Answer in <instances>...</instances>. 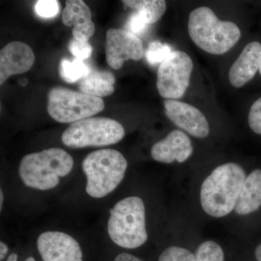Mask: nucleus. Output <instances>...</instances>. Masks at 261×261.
Wrapping results in <instances>:
<instances>
[{
    "label": "nucleus",
    "mask_w": 261,
    "mask_h": 261,
    "mask_svg": "<svg viewBox=\"0 0 261 261\" xmlns=\"http://www.w3.org/2000/svg\"><path fill=\"white\" fill-rule=\"evenodd\" d=\"M159 261H195V255L182 247H169L161 253Z\"/></svg>",
    "instance_id": "nucleus-22"
},
{
    "label": "nucleus",
    "mask_w": 261,
    "mask_h": 261,
    "mask_svg": "<svg viewBox=\"0 0 261 261\" xmlns=\"http://www.w3.org/2000/svg\"><path fill=\"white\" fill-rule=\"evenodd\" d=\"M18 255L16 253H11L6 261H18Z\"/></svg>",
    "instance_id": "nucleus-30"
},
{
    "label": "nucleus",
    "mask_w": 261,
    "mask_h": 261,
    "mask_svg": "<svg viewBox=\"0 0 261 261\" xmlns=\"http://www.w3.org/2000/svg\"><path fill=\"white\" fill-rule=\"evenodd\" d=\"M245 178V171L237 163L215 168L201 187V205L206 214L215 218L229 214L234 209Z\"/></svg>",
    "instance_id": "nucleus-1"
},
{
    "label": "nucleus",
    "mask_w": 261,
    "mask_h": 261,
    "mask_svg": "<svg viewBox=\"0 0 261 261\" xmlns=\"http://www.w3.org/2000/svg\"><path fill=\"white\" fill-rule=\"evenodd\" d=\"M104 108L102 98L65 87H53L48 94V113L59 123H73L90 118Z\"/></svg>",
    "instance_id": "nucleus-7"
},
{
    "label": "nucleus",
    "mask_w": 261,
    "mask_h": 261,
    "mask_svg": "<svg viewBox=\"0 0 261 261\" xmlns=\"http://www.w3.org/2000/svg\"><path fill=\"white\" fill-rule=\"evenodd\" d=\"M127 167L126 159L116 149H98L87 154L82 162L87 195L101 199L112 193L124 178Z\"/></svg>",
    "instance_id": "nucleus-4"
},
{
    "label": "nucleus",
    "mask_w": 261,
    "mask_h": 261,
    "mask_svg": "<svg viewBox=\"0 0 261 261\" xmlns=\"http://www.w3.org/2000/svg\"><path fill=\"white\" fill-rule=\"evenodd\" d=\"M260 64V43L255 41L248 43L230 68V83L236 88L243 87L254 78Z\"/></svg>",
    "instance_id": "nucleus-14"
},
{
    "label": "nucleus",
    "mask_w": 261,
    "mask_h": 261,
    "mask_svg": "<svg viewBox=\"0 0 261 261\" xmlns=\"http://www.w3.org/2000/svg\"><path fill=\"white\" fill-rule=\"evenodd\" d=\"M106 53L108 65L118 70L128 60L137 61L143 58V44L128 31L110 29L106 33Z\"/></svg>",
    "instance_id": "nucleus-9"
},
{
    "label": "nucleus",
    "mask_w": 261,
    "mask_h": 261,
    "mask_svg": "<svg viewBox=\"0 0 261 261\" xmlns=\"http://www.w3.org/2000/svg\"><path fill=\"white\" fill-rule=\"evenodd\" d=\"M37 245L42 261H84L80 243L63 231H44L38 237Z\"/></svg>",
    "instance_id": "nucleus-10"
},
{
    "label": "nucleus",
    "mask_w": 261,
    "mask_h": 261,
    "mask_svg": "<svg viewBox=\"0 0 261 261\" xmlns=\"http://www.w3.org/2000/svg\"><path fill=\"white\" fill-rule=\"evenodd\" d=\"M74 161L64 149L53 147L24 156L18 174L25 187L48 191L58 186L61 178L68 176Z\"/></svg>",
    "instance_id": "nucleus-2"
},
{
    "label": "nucleus",
    "mask_w": 261,
    "mask_h": 261,
    "mask_svg": "<svg viewBox=\"0 0 261 261\" xmlns=\"http://www.w3.org/2000/svg\"><path fill=\"white\" fill-rule=\"evenodd\" d=\"M255 254L257 260L261 261V244L256 247V249H255Z\"/></svg>",
    "instance_id": "nucleus-29"
},
{
    "label": "nucleus",
    "mask_w": 261,
    "mask_h": 261,
    "mask_svg": "<svg viewBox=\"0 0 261 261\" xmlns=\"http://www.w3.org/2000/svg\"><path fill=\"white\" fill-rule=\"evenodd\" d=\"M149 24L143 15L140 13H133L130 15L126 25V31L135 34V35H142L147 30Z\"/></svg>",
    "instance_id": "nucleus-25"
},
{
    "label": "nucleus",
    "mask_w": 261,
    "mask_h": 261,
    "mask_svg": "<svg viewBox=\"0 0 261 261\" xmlns=\"http://www.w3.org/2000/svg\"><path fill=\"white\" fill-rule=\"evenodd\" d=\"M192 152L193 146L190 137L179 130L170 132L163 140L154 144L151 149L152 159L163 163L185 162Z\"/></svg>",
    "instance_id": "nucleus-13"
},
{
    "label": "nucleus",
    "mask_w": 261,
    "mask_h": 261,
    "mask_svg": "<svg viewBox=\"0 0 261 261\" xmlns=\"http://www.w3.org/2000/svg\"><path fill=\"white\" fill-rule=\"evenodd\" d=\"M25 261H36L35 258L34 257H28L25 259Z\"/></svg>",
    "instance_id": "nucleus-32"
},
{
    "label": "nucleus",
    "mask_w": 261,
    "mask_h": 261,
    "mask_svg": "<svg viewBox=\"0 0 261 261\" xmlns=\"http://www.w3.org/2000/svg\"><path fill=\"white\" fill-rule=\"evenodd\" d=\"M114 261H144L139 257L132 255V254L126 253V252H123V253L119 254L117 255Z\"/></svg>",
    "instance_id": "nucleus-27"
},
{
    "label": "nucleus",
    "mask_w": 261,
    "mask_h": 261,
    "mask_svg": "<svg viewBox=\"0 0 261 261\" xmlns=\"http://www.w3.org/2000/svg\"><path fill=\"white\" fill-rule=\"evenodd\" d=\"M188 30L197 47L217 56L227 53L241 37L238 25L220 20L207 7L192 10L189 17Z\"/></svg>",
    "instance_id": "nucleus-3"
},
{
    "label": "nucleus",
    "mask_w": 261,
    "mask_h": 261,
    "mask_svg": "<svg viewBox=\"0 0 261 261\" xmlns=\"http://www.w3.org/2000/svg\"><path fill=\"white\" fill-rule=\"evenodd\" d=\"M108 233L113 243L123 248L143 245L148 238L143 200L132 196L116 202L110 210Z\"/></svg>",
    "instance_id": "nucleus-5"
},
{
    "label": "nucleus",
    "mask_w": 261,
    "mask_h": 261,
    "mask_svg": "<svg viewBox=\"0 0 261 261\" xmlns=\"http://www.w3.org/2000/svg\"><path fill=\"white\" fill-rule=\"evenodd\" d=\"M35 61L32 48L25 43L13 42L0 51V84L11 75L29 71Z\"/></svg>",
    "instance_id": "nucleus-12"
},
{
    "label": "nucleus",
    "mask_w": 261,
    "mask_h": 261,
    "mask_svg": "<svg viewBox=\"0 0 261 261\" xmlns=\"http://www.w3.org/2000/svg\"><path fill=\"white\" fill-rule=\"evenodd\" d=\"M261 206V170L252 171L244 182L234 210L239 215L255 212Z\"/></svg>",
    "instance_id": "nucleus-16"
},
{
    "label": "nucleus",
    "mask_w": 261,
    "mask_h": 261,
    "mask_svg": "<svg viewBox=\"0 0 261 261\" xmlns=\"http://www.w3.org/2000/svg\"><path fill=\"white\" fill-rule=\"evenodd\" d=\"M3 202H4V192H3V189L0 190V209L3 210Z\"/></svg>",
    "instance_id": "nucleus-31"
},
{
    "label": "nucleus",
    "mask_w": 261,
    "mask_h": 261,
    "mask_svg": "<svg viewBox=\"0 0 261 261\" xmlns=\"http://www.w3.org/2000/svg\"><path fill=\"white\" fill-rule=\"evenodd\" d=\"M62 13V21L68 27H73V39L88 42L95 32L92 20L90 8L82 0H68Z\"/></svg>",
    "instance_id": "nucleus-15"
},
{
    "label": "nucleus",
    "mask_w": 261,
    "mask_h": 261,
    "mask_svg": "<svg viewBox=\"0 0 261 261\" xmlns=\"http://www.w3.org/2000/svg\"><path fill=\"white\" fill-rule=\"evenodd\" d=\"M164 107L166 116L190 135L205 138L209 135L210 127L207 118L197 108L174 99H166Z\"/></svg>",
    "instance_id": "nucleus-11"
},
{
    "label": "nucleus",
    "mask_w": 261,
    "mask_h": 261,
    "mask_svg": "<svg viewBox=\"0 0 261 261\" xmlns=\"http://www.w3.org/2000/svg\"><path fill=\"white\" fill-rule=\"evenodd\" d=\"M68 50L74 56L75 59L84 61L88 59L92 53V47L88 42L72 39L68 43Z\"/></svg>",
    "instance_id": "nucleus-23"
},
{
    "label": "nucleus",
    "mask_w": 261,
    "mask_h": 261,
    "mask_svg": "<svg viewBox=\"0 0 261 261\" xmlns=\"http://www.w3.org/2000/svg\"><path fill=\"white\" fill-rule=\"evenodd\" d=\"M124 136V128L116 120L90 117L70 123L62 135L61 140L70 148L81 149L114 145Z\"/></svg>",
    "instance_id": "nucleus-6"
},
{
    "label": "nucleus",
    "mask_w": 261,
    "mask_h": 261,
    "mask_svg": "<svg viewBox=\"0 0 261 261\" xmlns=\"http://www.w3.org/2000/svg\"><path fill=\"white\" fill-rule=\"evenodd\" d=\"M259 72H260V75H261V64H260V70H259Z\"/></svg>",
    "instance_id": "nucleus-33"
},
{
    "label": "nucleus",
    "mask_w": 261,
    "mask_h": 261,
    "mask_svg": "<svg viewBox=\"0 0 261 261\" xmlns=\"http://www.w3.org/2000/svg\"><path fill=\"white\" fill-rule=\"evenodd\" d=\"M122 3L143 15L149 25L159 21L166 13V3L163 0H123Z\"/></svg>",
    "instance_id": "nucleus-18"
},
{
    "label": "nucleus",
    "mask_w": 261,
    "mask_h": 261,
    "mask_svg": "<svg viewBox=\"0 0 261 261\" xmlns=\"http://www.w3.org/2000/svg\"><path fill=\"white\" fill-rule=\"evenodd\" d=\"M195 261H224V251L215 242L206 241L197 248Z\"/></svg>",
    "instance_id": "nucleus-20"
},
{
    "label": "nucleus",
    "mask_w": 261,
    "mask_h": 261,
    "mask_svg": "<svg viewBox=\"0 0 261 261\" xmlns=\"http://www.w3.org/2000/svg\"><path fill=\"white\" fill-rule=\"evenodd\" d=\"M92 68H89L83 61L74 59L70 61L63 59L60 63V75L65 82L74 83L84 78Z\"/></svg>",
    "instance_id": "nucleus-19"
},
{
    "label": "nucleus",
    "mask_w": 261,
    "mask_h": 261,
    "mask_svg": "<svg viewBox=\"0 0 261 261\" xmlns=\"http://www.w3.org/2000/svg\"><path fill=\"white\" fill-rule=\"evenodd\" d=\"M115 82L116 79L111 72L91 69L88 74L80 81L79 88L84 94L101 98L114 92Z\"/></svg>",
    "instance_id": "nucleus-17"
},
{
    "label": "nucleus",
    "mask_w": 261,
    "mask_h": 261,
    "mask_svg": "<svg viewBox=\"0 0 261 261\" xmlns=\"http://www.w3.org/2000/svg\"><path fill=\"white\" fill-rule=\"evenodd\" d=\"M173 53L171 47L167 44H163L160 41L149 43L145 53L146 59L150 65L162 63Z\"/></svg>",
    "instance_id": "nucleus-21"
},
{
    "label": "nucleus",
    "mask_w": 261,
    "mask_h": 261,
    "mask_svg": "<svg viewBox=\"0 0 261 261\" xmlns=\"http://www.w3.org/2000/svg\"><path fill=\"white\" fill-rule=\"evenodd\" d=\"M248 123L254 133L261 135V97L254 102L250 108Z\"/></svg>",
    "instance_id": "nucleus-26"
},
{
    "label": "nucleus",
    "mask_w": 261,
    "mask_h": 261,
    "mask_svg": "<svg viewBox=\"0 0 261 261\" xmlns=\"http://www.w3.org/2000/svg\"><path fill=\"white\" fill-rule=\"evenodd\" d=\"M8 250H9V249H8V245L4 242H1L0 243V260H4L7 255H8Z\"/></svg>",
    "instance_id": "nucleus-28"
},
{
    "label": "nucleus",
    "mask_w": 261,
    "mask_h": 261,
    "mask_svg": "<svg viewBox=\"0 0 261 261\" xmlns=\"http://www.w3.org/2000/svg\"><path fill=\"white\" fill-rule=\"evenodd\" d=\"M35 10L42 18H53L59 13V5L55 0H39L35 5Z\"/></svg>",
    "instance_id": "nucleus-24"
},
{
    "label": "nucleus",
    "mask_w": 261,
    "mask_h": 261,
    "mask_svg": "<svg viewBox=\"0 0 261 261\" xmlns=\"http://www.w3.org/2000/svg\"><path fill=\"white\" fill-rule=\"evenodd\" d=\"M193 62L183 51H173L171 56L159 65L157 88L160 95L167 99L182 97L190 85Z\"/></svg>",
    "instance_id": "nucleus-8"
}]
</instances>
